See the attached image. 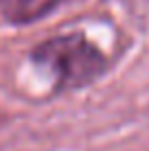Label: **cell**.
<instances>
[{
    "instance_id": "6da1fadb",
    "label": "cell",
    "mask_w": 149,
    "mask_h": 151,
    "mask_svg": "<svg viewBox=\"0 0 149 151\" xmlns=\"http://www.w3.org/2000/svg\"><path fill=\"white\" fill-rule=\"evenodd\" d=\"M33 61L48 68L57 90H77L90 86L107 70V59L83 33L57 35L33 50Z\"/></svg>"
},
{
    "instance_id": "7a4b0ae2",
    "label": "cell",
    "mask_w": 149,
    "mask_h": 151,
    "mask_svg": "<svg viewBox=\"0 0 149 151\" xmlns=\"http://www.w3.org/2000/svg\"><path fill=\"white\" fill-rule=\"evenodd\" d=\"M61 0H0V11L13 24H29L50 13Z\"/></svg>"
}]
</instances>
